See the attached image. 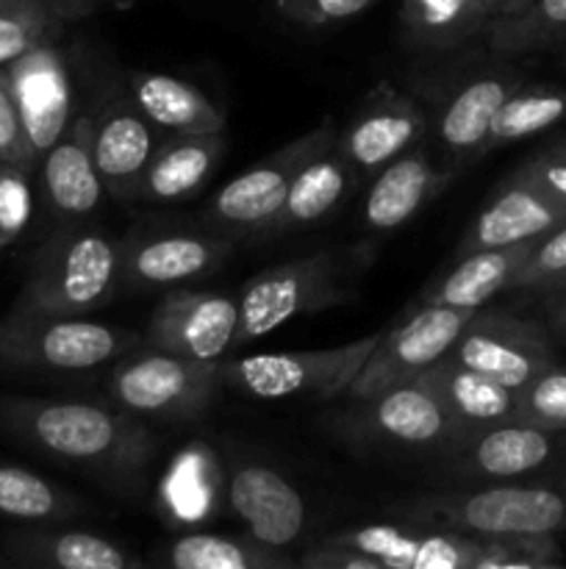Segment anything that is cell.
Wrapping results in <instances>:
<instances>
[{"instance_id":"d4e9b609","label":"cell","mask_w":566,"mask_h":569,"mask_svg":"<svg viewBox=\"0 0 566 569\" xmlns=\"http://www.w3.org/2000/svg\"><path fill=\"white\" fill-rule=\"evenodd\" d=\"M416 381L425 383L436 395L458 439L469 437L475 431L514 422L516 389L503 387V383L492 381V378L481 376V372L469 370V367H461L449 359H438L436 365L420 372Z\"/></svg>"},{"instance_id":"f1b7e54d","label":"cell","mask_w":566,"mask_h":569,"mask_svg":"<svg viewBox=\"0 0 566 569\" xmlns=\"http://www.w3.org/2000/svg\"><path fill=\"white\" fill-rule=\"evenodd\" d=\"M125 83L155 131L178 133L225 131V114L194 83L155 70H128Z\"/></svg>"},{"instance_id":"2e32d148","label":"cell","mask_w":566,"mask_h":569,"mask_svg":"<svg viewBox=\"0 0 566 569\" xmlns=\"http://www.w3.org/2000/svg\"><path fill=\"white\" fill-rule=\"evenodd\" d=\"M519 83H525L522 72L492 67L453 83L442 100L436 98L433 111H427V137L436 139L449 170L455 172L466 161L481 159L494 114Z\"/></svg>"},{"instance_id":"9a60e30c","label":"cell","mask_w":566,"mask_h":569,"mask_svg":"<svg viewBox=\"0 0 566 569\" xmlns=\"http://www.w3.org/2000/svg\"><path fill=\"white\" fill-rule=\"evenodd\" d=\"M239 300L222 292H198L175 287L159 300L144 328L150 350L186 356L198 361H222L236 348Z\"/></svg>"},{"instance_id":"ba28073f","label":"cell","mask_w":566,"mask_h":569,"mask_svg":"<svg viewBox=\"0 0 566 569\" xmlns=\"http://www.w3.org/2000/svg\"><path fill=\"white\" fill-rule=\"evenodd\" d=\"M220 387L222 361L150 350L111 372L109 398L139 420L192 422L209 411Z\"/></svg>"},{"instance_id":"d6986e66","label":"cell","mask_w":566,"mask_h":569,"mask_svg":"<svg viewBox=\"0 0 566 569\" xmlns=\"http://www.w3.org/2000/svg\"><path fill=\"white\" fill-rule=\"evenodd\" d=\"M39 161L50 217L61 226L92 220L109 194L94 161L92 120L87 111L70 120L64 133L44 150Z\"/></svg>"},{"instance_id":"d590c367","label":"cell","mask_w":566,"mask_h":569,"mask_svg":"<svg viewBox=\"0 0 566 569\" xmlns=\"http://www.w3.org/2000/svg\"><path fill=\"white\" fill-rule=\"evenodd\" d=\"M475 569H555L566 565V545L553 533H475Z\"/></svg>"},{"instance_id":"ab89813d","label":"cell","mask_w":566,"mask_h":569,"mask_svg":"<svg viewBox=\"0 0 566 569\" xmlns=\"http://www.w3.org/2000/svg\"><path fill=\"white\" fill-rule=\"evenodd\" d=\"M0 161L20 167H37L39 159L28 139L26 122H22L20 106H17L14 87L6 67H0Z\"/></svg>"},{"instance_id":"7bdbcfd3","label":"cell","mask_w":566,"mask_h":569,"mask_svg":"<svg viewBox=\"0 0 566 569\" xmlns=\"http://www.w3.org/2000/svg\"><path fill=\"white\" fill-rule=\"evenodd\" d=\"M544 320H547V331L553 339L566 345V289L564 292L544 295Z\"/></svg>"},{"instance_id":"e0dca14e","label":"cell","mask_w":566,"mask_h":569,"mask_svg":"<svg viewBox=\"0 0 566 569\" xmlns=\"http://www.w3.org/2000/svg\"><path fill=\"white\" fill-rule=\"evenodd\" d=\"M325 542L355 550L372 569H475V533L442 531L414 522H370L327 537Z\"/></svg>"},{"instance_id":"cb8c5ba5","label":"cell","mask_w":566,"mask_h":569,"mask_svg":"<svg viewBox=\"0 0 566 569\" xmlns=\"http://www.w3.org/2000/svg\"><path fill=\"white\" fill-rule=\"evenodd\" d=\"M9 567L22 569H142L144 559L109 537L61 528H17L0 542Z\"/></svg>"},{"instance_id":"7a4b0ae2","label":"cell","mask_w":566,"mask_h":569,"mask_svg":"<svg viewBox=\"0 0 566 569\" xmlns=\"http://www.w3.org/2000/svg\"><path fill=\"white\" fill-rule=\"evenodd\" d=\"M394 520L455 533H553L566 537V470L542 478L469 483L388 506Z\"/></svg>"},{"instance_id":"c3c4849f","label":"cell","mask_w":566,"mask_h":569,"mask_svg":"<svg viewBox=\"0 0 566 569\" xmlns=\"http://www.w3.org/2000/svg\"><path fill=\"white\" fill-rule=\"evenodd\" d=\"M560 59H564V64H566V50H564V53H560Z\"/></svg>"},{"instance_id":"f546056e","label":"cell","mask_w":566,"mask_h":569,"mask_svg":"<svg viewBox=\"0 0 566 569\" xmlns=\"http://www.w3.org/2000/svg\"><path fill=\"white\" fill-rule=\"evenodd\" d=\"M355 181H358V172L338 153L336 144H331L294 176L286 200L264 237L300 231V228H311L327 220L344 200L353 198Z\"/></svg>"},{"instance_id":"f6af8a7d","label":"cell","mask_w":566,"mask_h":569,"mask_svg":"<svg viewBox=\"0 0 566 569\" xmlns=\"http://www.w3.org/2000/svg\"><path fill=\"white\" fill-rule=\"evenodd\" d=\"M133 3H137V0H94L98 9H128V6Z\"/></svg>"},{"instance_id":"60d3db41","label":"cell","mask_w":566,"mask_h":569,"mask_svg":"<svg viewBox=\"0 0 566 569\" xmlns=\"http://www.w3.org/2000/svg\"><path fill=\"white\" fill-rule=\"evenodd\" d=\"M375 3L381 0H275V9L283 20L294 22V26L325 28L353 20Z\"/></svg>"},{"instance_id":"ffe728a7","label":"cell","mask_w":566,"mask_h":569,"mask_svg":"<svg viewBox=\"0 0 566 569\" xmlns=\"http://www.w3.org/2000/svg\"><path fill=\"white\" fill-rule=\"evenodd\" d=\"M566 222V209L533 178L516 170L461 237L455 256L538 239Z\"/></svg>"},{"instance_id":"603a6c76","label":"cell","mask_w":566,"mask_h":569,"mask_svg":"<svg viewBox=\"0 0 566 569\" xmlns=\"http://www.w3.org/2000/svg\"><path fill=\"white\" fill-rule=\"evenodd\" d=\"M453 170L436 164L425 148H414L372 176L361 222L370 233H392L408 226L449 183Z\"/></svg>"},{"instance_id":"d6a6232c","label":"cell","mask_w":566,"mask_h":569,"mask_svg":"<svg viewBox=\"0 0 566 569\" xmlns=\"http://www.w3.org/2000/svg\"><path fill=\"white\" fill-rule=\"evenodd\" d=\"M483 42L497 56H525L538 50H566V0H530L514 14L494 20Z\"/></svg>"},{"instance_id":"4fadbf2b","label":"cell","mask_w":566,"mask_h":569,"mask_svg":"<svg viewBox=\"0 0 566 569\" xmlns=\"http://www.w3.org/2000/svg\"><path fill=\"white\" fill-rule=\"evenodd\" d=\"M427 109L414 94L381 81L364 94L350 122L338 128L336 150L358 178H372L427 139Z\"/></svg>"},{"instance_id":"ee69618b","label":"cell","mask_w":566,"mask_h":569,"mask_svg":"<svg viewBox=\"0 0 566 569\" xmlns=\"http://www.w3.org/2000/svg\"><path fill=\"white\" fill-rule=\"evenodd\" d=\"M61 3H64V14L70 22L83 20V17H89L94 9H98L94 0H61Z\"/></svg>"},{"instance_id":"7402d4cb","label":"cell","mask_w":566,"mask_h":569,"mask_svg":"<svg viewBox=\"0 0 566 569\" xmlns=\"http://www.w3.org/2000/svg\"><path fill=\"white\" fill-rule=\"evenodd\" d=\"M6 70L33 153L42 159L44 150L70 126V78H67L64 56L55 50V42H44L11 61Z\"/></svg>"},{"instance_id":"83f0119b","label":"cell","mask_w":566,"mask_h":569,"mask_svg":"<svg viewBox=\"0 0 566 569\" xmlns=\"http://www.w3.org/2000/svg\"><path fill=\"white\" fill-rule=\"evenodd\" d=\"M542 239V237H538ZM538 239L508 244V248L475 250V253L455 256V264L444 276L427 283L416 303L453 306V309H483L497 295L511 292L516 272L525 264Z\"/></svg>"},{"instance_id":"5bb4252c","label":"cell","mask_w":566,"mask_h":569,"mask_svg":"<svg viewBox=\"0 0 566 569\" xmlns=\"http://www.w3.org/2000/svg\"><path fill=\"white\" fill-rule=\"evenodd\" d=\"M87 114L92 120L94 161L105 183V194L117 203H133L144 167L159 148L155 128L142 114L125 81L109 87L103 83L94 92Z\"/></svg>"},{"instance_id":"277c9868","label":"cell","mask_w":566,"mask_h":569,"mask_svg":"<svg viewBox=\"0 0 566 569\" xmlns=\"http://www.w3.org/2000/svg\"><path fill=\"white\" fill-rule=\"evenodd\" d=\"M366 250H316L250 278L236 295V348L277 331L297 317L320 315L355 298Z\"/></svg>"},{"instance_id":"30bf717a","label":"cell","mask_w":566,"mask_h":569,"mask_svg":"<svg viewBox=\"0 0 566 569\" xmlns=\"http://www.w3.org/2000/svg\"><path fill=\"white\" fill-rule=\"evenodd\" d=\"M438 459V476L453 487L542 478L566 470V431L505 422L449 445Z\"/></svg>"},{"instance_id":"f35d334b","label":"cell","mask_w":566,"mask_h":569,"mask_svg":"<svg viewBox=\"0 0 566 569\" xmlns=\"http://www.w3.org/2000/svg\"><path fill=\"white\" fill-rule=\"evenodd\" d=\"M566 272V222L544 233L525 259V264L516 272L511 292H527L542 298L544 289L555 281V278Z\"/></svg>"},{"instance_id":"8992f818","label":"cell","mask_w":566,"mask_h":569,"mask_svg":"<svg viewBox=\"0 0 566 569\" xmlns=\"http://www.w3.org/2000/svg\"><path fill=\"white\" fill-rule=\"evenodd\" d=\"M331 431L366 453H444L458 439L436 395L414 381L350 400L333 411Z\"/></svg>"},{"instance_id":"8d00e7d4","label":"cell","mask_w":566,"mask_h":569,"mask_svg":"<svg viewBox=\"0 0 566 569\" xmlns=\"http://www.w3.org/2000/svg\"><path fill=\"white\" fill-rule=\"evenodd\" d=\"M514 422L566 431V365L555 361L516 389Z\"/></svg>"},{"instance_id":"e575fe53","label":"cell","mask_w":566,"mask_h":569,"mask_svg":"<svg viewBox=\"0 0 566 569\" xmlns=\"http://www.w3.org/2000/svg\"><path fill=\"white\" fill-rule=\"evenodd\" d=\"M67 20L48 0H0V67L61 37Z\"/></svg>"},{"instance_id":"7c38bea8","label":"cell","mask_w":566,"mask_h":569,"mask_svg":"<svg viewBox=\"0 0 566 569\" xmlns=\"http://www.w3.org/2000/svg\"><path fill=\"white\" fill-rule=\"evenodd\" d=\"M477 309L420 303L405 320L381 333V342L366 359L364 370L353 381L344 398L364 400L377 392L414 381L420 372L449 353L466 322Z\"/></svg>"},{"instance_id":"74e56055","label":"cell","mask_w":566,"mask_h":569,"mask_svg":"<svg viewBox=\"0 0 566 569\" xmlns=\"http://www.w3.org/2000/svg\"><path fill=\"white\" fill-rule=\"evenodd\" d=\"M31 167L0 161V250L11 248L31 222Z\"/></svg>"},{"instance_id":"52a82bcc","label":"cell","mask_w":566,"mask_h":569,"mask_svg":"<svg viewBox=\"0 0 566 569\" xmlns=\"http://www.w3.org/2000/svg\"><path fill=\"white\" fill-rule=\"evenodd\" d=\"M381 333L347 345L294 353H255L222 361V387L255 400H333L344 398Z\"/></svg>"},{"instance_id":"1f68e13d","label":"cell","mask_w":566,"mask_h":569,"mask_svg":"<svg viewBox=\"0 0 566 569\" xmlns=\"http://www.w3.org/2000/svg\"><path fill=\"white\" fill-rule=\"evenodd\" d=\"M87 511L78 495L26 467L0 461V517L26 526H53Z\"/></svg>"},{"instance_id":"836d02e7","label":"cell","mask_w":566,"mask_h":569,"mask_svg":"<svg viewBox=\"0 0 566 569\" xmlns=\"http://www.w3.org/2000/svg\"><path fill=\"white\" fill-rule=\"evenodd\" d=\"M566 117V89L558 83H519L508 94L499 111L494 114L488 128L483 156L492 150L508 148V144L530 139L547 128L558 126Z\"/></svg>"},{"instance_id":"ac0fdd59","label":"cell","mask_w":566,"mask_h":569,"mask_svg":"<svg viewBox=\"0 0 566 569\" xmlns=\"http://www.w3.org/2000/svg\"><path fill=\"white\" fill-rule=\"evenodd\" d=\"M231 239L205 231H150L122 242L120 281L128 289H175L220 270Z\"/></svg>"},{"instance_id":"5b68a950","label":"cell","mask_w":566,"mask_h":569,"mask_svg":"<svg viewBox=\"0 0 566 569\" xmlns=\"http://www.w3.org/2000/svg\"><path fill=\"white\" fill-rule=\"evenodd\" d=\"M139 337L83 317L22 315L0 317V372L3 376H59L111 365L137 348Z\"/></svg>"},{"instance_id":"b9f144b4","label":"cell","mask_w":566,"mask_h":569,"mask_svg":"<svg viewBox=\"0 0 566 569\" xmlns=\"http://www.w3.org/2000/svg\"><path fill=\"white\" fill-rule=\"evenodd\" d=\"M519 170L525 172L527 178H533L544 192L553 194V198L566 209V139L553 142L549 148L533 153Z\"/></svg>"},{"instance_id":"7dc6e473","label":"cell","mask_w":566,"mask_h":569,"mask_svg":"<svg viewBox=\"0 0 566 569\" xmlns=\"http://www.w3.org/2000/svg\"><path fill=\"white\" fill-rule=\"evenodd\" d=\"M48 3H50V6H53V9H55V11H59V14H61V17H64V20H67V14H64V3H61V0H48ZM67 22H70V20H67Z\"/></svg>"},{"instance_id":"484cf974","label":"cell","mask_w":566,"mask_h":569,"mask_svg":"<svg viewBox=\"0 0 566 569\" xmlns=\"http://www.w3.org/2000/svg\"><path fill=\"white\" fill-rule=\"evenodd\" d=\"M525 3L530 0H400V31L414 48L455 50Z\"/></svg>"},{"instance_id":"6da1fadb","label":"cell","mask_w":566,"mask_h":569,"mask_svg":"<svg viewBox=\"0 0 566 569\" xmlns=\"http://www.w3.org/2000/svg\"><path fill=\"white\" fill-rule=\"evenodd\" d=\"M0 433L125 492L142 489L159 445L139 417L89 400L0 398Z\"/></svg>"},{"instance_id":"bcb514c9","label":"cell","mask_w":566,"mask_h":569,"mask_svg":"<svg viewBox=\"0 0 566 569\" xmlns=\"http://www.w3.org/2000/svg\"><path fill=\"white\" fill-rule=\"evenodd\" d=\"M564 289H566V272H560V276H558V278H555V281H553V283H549V287H547V289H544V295H553V292H564ZM544 295H542V298H544Z\"/></svg>"},{"instance_id":"9c48e42d","label":"cell","mask_w":566,"mask_h":569,"mask_svg":"<svg viewBox=\"0 0 566 569\" xmlns=\"http://www.w3.org/2000/svg\"><path fill=\"white\" fill-rule=\"evenodd\" d=\"M338 126L333 117H322L311 131L292 139L259 164L247 167L242 176L228 181L214 198L205 203V222L228 233H255L264 237L266 228L281 211L294 176L314 159L316 153L336 144Z\"/></svg>"},{"instance_id":"3957f363","label":"cell","mask_w":566,"mask_h":569,"mask_svg":"<svg viewBox=\"0 0 566 569\" xmlns=\"http://www.w3.org/2000/svg\"><path fill=\"white\" fill-rule=\"evenodd\" d=\"M122 242L87 222L61 226L33 253L11 309L22 315L83 317L120 287Z\"/></svg>"},{"instance_id":"8fae6325","label":"cell","mask_w":566,"mask_h":569,"mask_svg":"<svg viewBox=\"0 0 566 569\" xmlns=\"http://www.w3.org/2000/svg\"><path fill=\"white\" fill-rule=\"evenodd\" d=\"M444 359L481 372L508 389H519L558 361L547 326L505 309H477Z\"/></svg>"},{"instance_id":"4316f807","label":"cell","mask_w":566,"mask_h":569,"mask_svg":"<svg viewBox=\"0 0 566 569\" xmlns=\"http://www.w3.org/2000/svg\"><path fill=\"white\" fill-rule=\"evenodd\" d=\"M228 148L225 131L216 133H178L159 142L153 159L139 181V203H178L198 194L214 176Z\"/></svg>"},{"instance_id":"44dd1931","label":"cell","mask_w":566,"mask_h":569,"mask_svg":"<svg viewBox=\"0 0 566 569\" xmlns=\"http://www.w3.org/2000/svg\"><path fill=\"white\" fill-rule=\"evenodd\" d=\"M228 500L247 533L272 548H292L303 537L309 509L286 476L266 465H239L228 478Z\"/></svg>"},{"instance_id":"4dcf8cb0","label":"cell","mask_w":566,"mask_h":569,"mask_svg":"<svg viewBox=\"0 0 566 569\" xmlns=\"http://www.w3.org/2000/svg\"><path fill=\"white\" fill-rule=\"evenodd\" d=\"M155 565L170 569H292L297 567V559L264 545L253 533H186L161 545Z\"/></svg>"}]
</instances>
